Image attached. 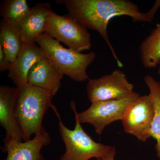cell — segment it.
Returning a JSON list of instances; mask_svg holds the SVG:
<instances>
[{
	"instance_id": "52a82bcc",
	"label": "cell",
	"mask_w": 160,
	"mask_h": 160,
	"mask_svg": "<svg viewBox=\"0 0 160 160\" xmlns=\"http://www.w3.org/2000/svg\"><path fill=\"white\" fill-rule=\"evenodd\" d=\"M87 97L91 103L123 99L134 94V86L120 69L98 79H89L86 86Z\"/></svg>"
},
{
	"instance_id": "30bf717a",
	"label": "cell",
	"mask_w": 160,
	"mask_h": 160,
	"mask_svg": "<svg viewBox=\"0 0 160 160\" xmlns=\"http://www.w3.org/2000/svg\"><path fill=\"white\" fill-rule=\"evenodd\" d=\"M49 133L43 127L33 138L26 142L10 140L4 142L3 149L7 152L5 160H44L41 151L50 142Z\"/></svg>"
},
{
	"instance_id": "9a60e30c",
	"label": "cell",
	"mask_w": 160,
	"mask_h": 160,
	"mask_svg": "<svg viewBox=\"0 0 160 160\" xmlns=\"http://www.w3.org/2000/svg\"><path fill=\"white\" fill-rule=\"evenodd\" d=\"M139 53L145 68H155L160 65V22L141 43Z\"/></svg>"
},
{
	"instance_id": "2e32d148",
	"label": "cell",
	"mask_w": 160,
	"mask_h": 160,
	"mask_svg": "<svg viewBox=\"0 0 160 160\" xmlns=\"http://www.w3.org/2000/svg\"><path fill=\"white\" fill-rule=\"evenodd\" d=\"M144 79L149 88V95L154 106V117L150 130V136L156 141L155 149L157 155L160 160V83L149 75L146 76Z\"/></svg>"
},
{
	"instance_id": "ffe728a7",
	"label": "cell",
	"mask_w": 160,
	"mask_h": 160,
	"mask_svg": "<svg viewBox=\"0 0 160 160\" xmlns=\"http://www.w3.org/2000/svg\"><path fill=\"white\" fill-rule=\"evenodd\" d=\"M158 74L159 75L160 77V66L159 67L158 70Z\"/></svg>"
},
{
	"instance_id": "277c9868",
	"label": "cell",
	"mask_w": 160,
	"mask_h": 160,
	"mask_svg": "<svg viewBox=\"0 0 160 160\" xmlns=\"http://www.w3.org/2000/svg\"><path fill=\"white\" fill-rule=\"evenodd\" d=\"M59 130L66 146V151L59 160H89L96 158L101 160L111 149V146L95 142L84 131L81 123L75 118L74 129H70L65 126L59 114Z\"/></svg>"
},
{
	"instance_id": "8992f818",
	"label": "cell",
	"mask_w": 160,
	"mask_h": 160,
	"mask_svg": "<svg viewBox=\"0 0 160 160\" xmlns=\"http://www.w3.org/2000/svg\"><path fill=\"white\" fill-rule=\"evenodd\" d=\"M140 96L139 93L135 92L123 99L95 102L91 103L88 109L79 113L77 111L74 102H71L70 106L75 116L81 124H90L94 127L96 133L100 135L112 123L121 121L127 105Z\"/></svg>"
},
{
	"instance_id": "9c48e42d",
	"label": "cell",
	"mask_w": 160,
	"mask_h": 160,
	"mask_svg": "<svg viewBox=\"0 0 160 160\" xmlns=\"http://www.w3.org/2000/svg\"><path fill=\"white\" fill-rule=\"evenodd\" d=\"M17 90V87L0 86V125L6 132L4 142L10 140L23 141L22 132L16 115Z\"/></svg>"
},
{
	"instance_id": "7a4b0ae2",
	"label": "cell",
	"mask_w": 160,
	"mask_h": 160,
	"mask_svg": "<svg viewBox=\"0 0 160 160\" xmlns=\"http://www.w3.org/2000/svg\"><path fill=\"white\" fill-rule=\"evenodd\" d=\"M17 88L16 115L22 132L23 142H26L42 129L43 118L49 108L56 114L58 112L52 102L53 96L48 92L28 84Z\"/></svg>"
},
{
	"instance_id": "7c38bea8",
	"label": "cell",
	"mask_w": 160,
	"mask_h": 160,
	"mask_svg": "<svg viewBox=\"0 0 160 160\" xmlns=\"http://www.w3.org/2000/svg\"><path fill=\"white\" fill-rule=\"evenodd\" d=\"M45 56L36 42L24 43L22 49L8 70V78L19 87L28 84L29 70L35 63Z\"/></svg>"
},
{
	"instance_id": "ba28073f",
	"label": "cell",
	"mask_w": 160,
	"mask_h": 160,
	"mask_svg": "<svg viewBox=\"0 0 160 160\" xmlns=\"http://www.w3.org/2000/svg\"><path fill=\"white\" fill-rule=\"evenodd\" d=\"M154 114V106L149 95L139 97L126 107L121 120L124 131L141 142H146L151 137Z\"/></svg>"
},
{
	"instance_id": "ac0fdd59",
	"label": "cell",
	"mask_w": 160,
	"mask_h": 160,
	"mask_svg": "<svg viewBox=\"0 0 160 160\" xmlns=\"http://www.w3.org/2000/svg\"><path fill=\"white\" fill-rule=\"evenodd\" d=\"M12 64L7 58L2 47L0 45V71L3 72L6 70L8 71Z\"/></svg>"
},
{
	"instance_id": "d6986e66",
	"label": "cell",
	"mask_w": 160,
	"mask_h": 160,
	"mask_svg": "<svg viewBox=\"0 0 160 160\" xmlns=\"http://www.w3.org/2000/svg\"><path fill=\"white\" fill-rule=\"evenodd\" d=\"M116 149L115 146H112L111 149L101 160H114L116 154Z\"/></svg>"
},
{
	"instance_id": "e0dca14e",
	"label": "cell",
	"mask_w": 160,
	"mask_h": 160,
	"mask_svg": "<svg viewBox=\"0 0 160 160\" xmlns=\"http://www.w3.org/2000/svg\"><path fill=\"white\" fill-rule=\"evenodd\" d=\"M26 0H6L2 4L1 15L3 19L18 25L31 12Z\"/></svg>"
},
{
	"instance_id": "8fae6325",
	"label": "cell",
	"mask_w": 160,
	"mask_h": 160,
	"mask_svg": "<svg viewBox=\"0 0 160 160\" xmlns=\"http://www.w3.org/2000/svg\"><path fill=\"white\" fill-rule=\"evenodd\" d=\"M64 75L50 60L45 57L35 63L29 70L28 84L46 90L54 97L61 88Z\"/></svg>"
},
{
	"instance_id": "3957f363",
	"label": "cell",
	"mask_w": 160,
	"mask_h": 160,
	"mask_svg": "<svg viewBox=\"0 0 160 160\" xmlns=\"http://www.w3.org/2000/svg\"><path fill=\"white\" fill-rule=\"evenodd\" d=\"M36 43L42 50L45 57L63 74L76 82L89 79L86 70L95 59L96 55L94 52L82 53L64 48L58 41L47 33L39 37Z\"/></svg>"
},
{
	"instance_id": "4fadbf2b",
	"label": "cell",
	"mask_w": 160,
	"mask_h": 160,
	"mask_svg": "<svg viewBox=\"0 0 160 160\" xmlns=\"http://www.w3.org/2000/svg\"><path fill=\"white\" fill-rule=\"evenodd\" d=\"M51 11L49 2L38 3L32 7L31 12L18 25L23 43L36 42L39 37L46 33Z\"/></svg>"
},
{
	"instance_id": "5bb4252c",
	"label": "cell",
	"mask_w": 160,
	"mask_h": 160,
	"mask_svg": "<svg viewBox=\"0 0 160 160\" xmlns=\"http://www.w3.org/2000/svg\"><path fill=\"white\" fill-rule=\"evenodd\" d=\"M23 45L18 25L2 19L0 22V45L12 64L19 54Z\"/></svg>"
},
{
	"instance_id": "5b68a950",
	"label": "cell",
	"mask_w": 160,
	"mask_h": 160,
	"mask_svg": "<svg viewBox=\"0 0 160 160\" xmlns=\"http://www.w3.org/2000/svg\"><path fill=\"white\" fill-rule=\"evenodd\" d=\"M46 33L77 52L82 53L91 47V37L87 29L69 14L60 15L52 10Z\"/></svg>"
},
{
	"instance_id": "6da1fadb",
	"label": "cell",
	"mask_w": 160,
	"mask_h": 160,
	"mask_svg": "<svg viewBox=\"0 0 160 160\" xmlns=\"http://www.w3.org/2000/svg\"><path fill=\"white\" fill-rule=\"evenodd\" d=\"M69 15L87 29L98 32L111 50L120 68L123 66L109 39L107 27L109 21L115 17L127 16L134 22H152L160 7V0L154 3L147 12L140 11L138 6L129 0H62Z\"/></svg>"
}]
</instances>
